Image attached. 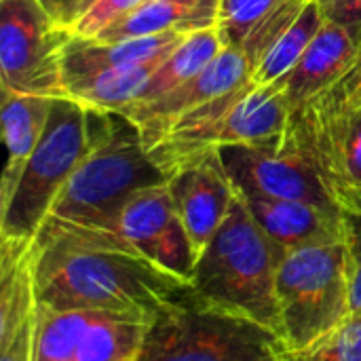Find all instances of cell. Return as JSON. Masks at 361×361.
Wrapping results in <instances>:
<instances>
[{"mask_svg":"<svg viewBox=\"0 0 361 361\" xmlns=\"http://www.w3.org/2000/svg\"><path fill=\"white\" fill-rule=\"evenodd\" d=\"M283 256L286 252L260 228L235 190L224 224L195 264L192 292L243 313L281 336L275 283Z\"/></svg>","mask_w":361,"mask_h":361,"instance_id":"3957f363","label":"cell"},{"mask_svg":"<svg viewBox=\"0 0 361 361\" xmlns=\"http://www.w3.org/2000/svg\"><path fill=\"white\" fill-rule=\"evenodd\" d=\"M176 220L178 216L173 209L169 186L161 184L140 190L112 218L99 224L72 228L49 239H40L36 243L66 241L89 247L118 250L154 262L157 250Z\"/></svg>","mask_w":361,"mask_h":361,"instance_id":"8fae6325","label":"cell"},{"mask_svg":"<svg viewBox=\"0 0 361 361\" xmlns=\"http://www.w3.org/2000/svg\"><path fill=\"white\" fill-rule=\"evenodd\" d=\"M91 140L89 108L57 97L34 154L11 199L0 207V241H36L57 195L87 157Z\"/></svg>","mask_w":361,"mask_h":361,"instance_id":"8992f818","label":"cell"},{"mask_svg":"<svg viewBox=\"0 0 361 361\" xmlns=\"http://www.w3.org/2000/svg\"><path fill=\"white\" fill-rule=\"evenodd\" d=\"M286 351L271 328L190 292L150 322L135 361H281Z\"/></svg>","mask_w":361,"mask_h":361,"instance_id":"5b68a950","label":"cell"},{"mask_svg":"<svg viewBox=\"0 0 361 361\" xmlns=\"http://www.w3.org/2000/svg\"><path fill=\"white\" fill-rule=\"evenodd\" d=\"M70 30L40 0H0V87L21 95L66 97L61 59Z\"/></svg>","mask_w":361,"mask_h":361,"instance_id":"ba28073f","label":"cell"},{"mask_svg":"<svg viewBox=\"0 0 361 361\" xmlns=\"http://www.w3.org/2000/svg\"><path fill=\"white\" fill-rule=\"evenodd\" d=\"M290 116L292 108L281 85L247 80L182 116L146 152L169 180L180 169L224 146L279 140L290 125Z\"/></svg>","mask_w":361,"mask_h":361,"instance_id":"277c9868","label":"cell"},{"mask_svg":"<svg viewBox=\"0 0 361 361\" xmlns=\"http://www.w3.org/2000/svg\"><path fill=\"white\" fill-rule=\"evenodd\" d=\"M288 129L338 209L361 218V110L343 112L313 99L292 112Z\"/></svg>","mask_w":361,"mask_h":361,"instance_id":"9c48e42d","label":"cell"},{"mask_svg":"<svg viewBox=\"0 0 361 361\" xmlns=\"http://www.w3.org/2000/svg\"><path fill=\"white\" fill-rule=\"evenodd\" d=\"M252 80V70L245 53L239 47H226L207 68L197 76L176 87L163 97L144 104H131L123 112L142 137L144 148H152L182 116L190 114L199 106L220 97L222 93Z\"/></svg>","mask_w":361,"mask_h":361,"instance_id":"7c38bea8","label":"cell"},{"mask_svg":"<svg viewBox=\"0 0 361 361\" xmlns=\"http://www.w3.org/2000/svg\"><path fill=\"white\" fill-rule=\"evenodd\" d=\"M281 0H220L218 25L226 44L241 47L247 34L279 4Z\"/></svg>","mask_w":361,"mask_h":361,"instance_id":"484cf974","label":"cell"},{"mask_svg":"<svg viewBox=\"0 0 361 361\" xmlns=\"http://www.w3.org/2000/svg\"><path fill=\"white\" fill-rule=\"evenodd\" d=\"M144 2L146 0H95L72 25L70 34L74 40H95L99 34L125 19Z\"/></svg>","mask_w":361,"mask_h":361,"instance_id":"4316f807","label":"cell"},{"mask_svg":"<svg viewBox=\"0 0 361 361\" xmlns=\"http://www.w3.org/2000/svg\"><path fill=\"white\" fill-rule=\"evenodd\" d=\"M93 140L87 157L57 195L36 241L112 218L140 190L167 184L148 157L137 127L118 112L91 110Z\"/></svg>","mask_w":361,"mask_h":361,"instance_id":"7a4b0ae2","label":"cell"},{"mask_svg":"<svg viewBox=\"0 0 361 361\" xmlns=\"http://www.w3.org/2000/svg\"><path fill=\"white\" fill-rule=\"evenodd\" d=\"M186 36H188L186 32H169V34H157V36L123 38V40H112V42L72 38L61 59L63 85L68 80L106 72V70L163 61Z\"/></svg>","mask_w":361,"mask_h":361,"instance_id":"2e32d148","label":"cell"},{"mask_svg":"<svg viewBox=\"0 0 361 361\" xmlns=\"http://www.w3.org/2000/svg\"><path fill=\"white\" fill-rule=\"evenodd\" d=\"M218 157L233 188L241 195L305 201L338 209L290 129L273 142L224 146L218 150Z\"/></svg>","mask_w":361,"mask_h":361,"instance_id":"30bf717a","label":"cell"},{"mask_svg":"<svg viewBox=\"0 0 361 361\" xmlns=\"http://www.w3.org/2000/svg\"><path fill=\"white\" fill-rule=\"evenodd\" d=\"M260 228L288 254L294 250L347 241L349 220L341 209L305 201L250 197L237 192Z\"/></svg>","mask_w":361,"mask_h":361,"instance_id":"5bb4252c","label":"cell"},{"mask_svg":"<svg viewBox=\"0 0 361 361\" xmlns=\"http://www.w3.org/2000/svg\"><path fill=\"white\" fill-rule=\"evenodd\" d=\"M34 315L15 332V336L0 347V361H32V349H34Z\"/></svg>","mask_w":361,"mask_h":361,"instance_id":"f546056e","label":"cell"},{"mask_svg":"<svg viewBox=\"0 0 361 361\" xmlns=\"http://www.w3.org/2000/svg\"><path fill=\"white\" fill-rule=\"evenodd\" d=\"M91 319L87 311H55L36 307L32 361H76L82 332Z\"/></svg>","mask_w":361,"mask_h":361,"instance_id":"cb8c5ba5","label":"cell"},{"mask_svg":"<svg viewBox=\"0 0 361 361\" xmlns=\"http://www.w3.org/2000/svg\"><path fill=\"white\" fill-rule=\"evenodd\" d=\"M226 47L228 44H226V38H224L220 25L188 34L157 66V70L150 74L140 97L133 104H144V102H152L157 97L167 95L176 87H180L186 80H190L192 76H197L203 68H207Z\"/></svg>","mask_w":361,"mask_h":361,"instance_id":"ffe728a7","label":"cell"},{"mask_svg":"<svg viewBox=\"0 0 361 361\" xmlns=\"http://www.w3.org/2000/svg\"><path fill=\"white\" fill-rule=\"evenodd\" d=\"M281 336L302 349L353 315L347 241L288 252L277 269Z\"/></svg>","mask_w":361,"mask_h":361,"instance_id":"52a82bcc","label":"cell"},{"mask_svg":"<svg viewBox=\"0 0 361 361\" xmlns=\"http://www.w3.org/2000/svg\"><path fill=\"white\" fill-rule=\"evenodd\" d=\"M347 254H349V283L353 313H361V218L347 216Z\"/></svg>","mask_w":361,"mask_h":361,"instance_id":"f1b7e54d","label":"cell"},{"mask_svg":"<svg viewBox=\"0 0 361 361\" xmlns=\"http://www.w3.org/2000/svg\"><path fill=\"white\" fill-rule=\"evenodd\" d=\"M281 361H361V313L302 349H290Z\"/></svg>","mask_w":361,"mask_h":361,"instance_id":"d4e9b609","label":"cell"},{"mask_svg":"<svg viewBox=\"0 0 361 361\" xmlns=\"http://www.w3.org/2000/svg\"><path fill=\"white\" fill-rule=\"evenodd\" d=\"M167 186L176 216L182 222L199 260L224 224L235 199V188L220 163L218 152L180 169L167 180Z\"/></svg>","mask_w":361,"mask_h":361,"instance_id":"4fadbf2b","label":"cell"},{"mask_svg":"<svg viewBox=\"0 0 361 361\" xmlns=\"http://www.w3.org/2000/svg\"><path fill=\"white\" fill-rule=\"evenodd\" d=\"M324 104L343 110V112H360L361 110V47L357 57L353 59L351 68L338 78L336 85H332L326 93L319 97Z\"/></svg>","mask_w":361,"mask_h":361,"instance_id":"83f0119b","label":"cell"},{"mask_svg":"<svg viewBox=\"0 0 361 361\" xmlns=\"http://www.w3.org/2000/svg\"><path fill=\"white\" fill-rule=\"evenodd\" d=\"M53 104L55 97L2 91L0 123L6 146V163L0 178V207L11 199L30 157L34 154L47 129Z\"/></svg>","mask_w":361,"mask_h":361,"instance_id":"e0dca14e","label":"cell"},{"mask_svg":"<svg viewBox=\"0 0 361 361\" xmlns=\"http://www.w3.org/2000/svg\"><path fill=\"white\" fill-rule=\"evenodd\" d=\"M148 322L91 313L82 332L76 361H135L148 332Z\"/></svg>","mask_w":361,"mask_h":361,"instance_id":"7402d4cb","label":"cell"},{"mask_svg":"<svg viewBox=\"0 0 361 361\" xmlns=\"http://www.w3.org/2000/svg\"><path fill=\"white\" fill-rule=\"evenodd\" d=\"M159 63L161 61L80 76L63 85V95L91 110L123 112L140 97L144 85Z\"/></svg>","mask_w":361,"mask_h":361,"instance_id":"44dd1931","label":"cell"},{"mask_svg":"<svg viewBox=\"0 0 361 361\" xmlns=\"http://www.w3.org/2000/svg\"><path fill=\"white\" fill-rule=\"evenodd\" d=\"M326 21L341 25H361V0H315Z\"/></svg>","mask_w":361,"mask_h":361,"instance_id":"1f68e13d","label":"cell"},{"mask_svg":"<svg viewBox=\"0 0 361 361\" xmlns=\"http://www.w3.org/2000/svg\"><path fill=\"white\" fill-rule=\"evenodd\" d=\"M34 245L36 298L55 311L108 313L150 324L192 292L190 281L135 254L66 241Z\"/></svg>","mask_w":361,"mask_h":361,"instance_id":"6da1fadb","label":"cell"},{"mask_svg":"<svg viewBox=\"0 0 361 361\" xmlns=\"http://www.w3.org/2000/svg\"><path fill=\"white\" fill-rule=\"evenodd\" d=\"M220 0H146L125 19L99 34L97 42H112L135 36H157L169 32H199L216 27Z\"/></svg>","mask_w":361,"mask_h":361,"instance_id":"ac0fdd59","label":"cell"},{"mask_svg":"<svg viewBox=\"0 0 361 361\" xmlns=\"http://www.w3.org/2000/svg\"><path fill=\"white\" fill-rule=\"evenodd\" d=\"M36 307L34 241H0V347L34 315Z\"/></svg>","mask_w":361,"mask_h":361,"instance_id":"d6986e66","label":"cell"},{"mask_svg":"<svg viewBox=\"0 0 361 361\" xmlns=\"http://www.w3.org/2000/svg\"><path fill=\"white\" fill-rule=\"evenodd\" d=\"M326 17L317 2L311 0L300 15L286 27L275 42L264 51V55L252 68V80L256 85H277L281 82L298 63L307 47L313 42L317 32L324 27Z\"/></svg>","mask_w":361,"mask_h":361,"instance_id":"603a6c76","label":"cell"},{"mask_svg":"<svg viewBox=\"0 0 361 361\" xmlns=\"http://www.w3.org/2000/svg\"><path fill=\"white\" fill-rule=\"evenodd\" d=\"M93 2L95 0H40L47 13L55 19V23L66 30H72V25L85 15V11Z\"/></svg>","mask_w":361,"mask_h":361,"instance_id":"4dcf8cb0","label":"cell"},{"mask_svg":"<svg viewBox=\"0 0 361 361\" xmlns=\"http://www.w3.org/2000/svg\"><path fill=\"white\" fill-rule=\"evenodd\" d=\"M360 47L361 25L326 21L294 70L281 82H277L286 93L292 112L336 85L338 78L351 68Z\"/></svg>","mask_w":361,"mask_h":361,"instance_id":"9a60e30c","label":"cell"}]
</instances>
